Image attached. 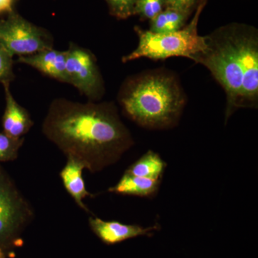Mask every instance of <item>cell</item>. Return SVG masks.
<instances>
[{
	"instance_id": "8fae6325",
	"label": "cell",
	"mask_w": 258,
	"mask_h": 258,
	"mask_svg": "<svg viewBox=\"0 0 258 258\" xmlns=\"http://www.w3.org/2000/svg\"><path fill=\"white\" fill-rule=\"evenodd\" d=\"M6 109L3 116L4 133L13 138H23L33 125V121L27 110L20 106L12 96L9 88L5 84Z\"/></svg>"
},
{
	"instance_id": "4fadbf2b",
	"label": "cell",
	"mask_w": 258,
	"mask_h": 258,
	"mask_svg": "<svg viewBox=\"0 0 258 258\" xmlns=\"http://www.w3.org/2000/svg\"><path fill=\"white\" fill-rule=\"evenodd\" d=\"M159 184L160 179L141 177L125 172L119 181L114 186L109 188L108 191L118 195L147 198L157 192Z\"/></svg>"
},
{
	"instance_id": "ba28073f",
	"label": "cell",
	"mask_w": 258,
	"mask_h": 258,
	"mask_svg": "<svg viewBox=\"0 0 258 258\" xmlns=\"http://www.w3.org/2000/svg\"><path fill=\"white\" fill-rule=\"evenodd\" d=\"M242 53L244 66L240 106L255 107L258 99V37L254 29L244 27Z\"/></svg>"
},
{
	"instance_id": "e0dca14e",
	"label": "cell",
	"mask_w": 258,
	"mask_h": 258,
	"mask_svg": "<svg viewBox=\"0 0 258 258\" xmlns=\"http://www.w3.org/2000/svg\"><path fill=\"white\" fill-rule=\"evenodd\" d=\"M166 6L164 0H136L134 13L152 20Z\"/></svg>"
},
{
	"instance_id": "52a82bcc",
	"label": "cell",
	"mask_w": 258,
	"mask_h": 258,
	"mask_svg": "<svg viewBox=\"0 0 258 258\" xmlns=\"http://www.w3.org/2000/svg\"><path fill=\"white\" fill-rule=\"evenodd\" d=\"M66 52V74L69 84L91 100L100 99L104 93V86L94 56L74 44L70 45Z\"/></svg>"
},
{
	"instance_id": "277c9868",
	"label": "cell",
	"mask_w": 258,
	"mask_h": 258,
	"mask_svg": "<svg viewBox=\"0 0 258 258\" xmlns=\"http://www.w3.org/2000/svg\"><path fill=\"white\" fill-rule=\"evenodd\" d=\"M198 16L185 28L169 33H155L150 30L137 29L138 46L129 55L123 57V62L147 57L163 60L171 57H188L195 60L206 48V37L198 35Z\"/></svg>"
},
{
	"instance_id": "ac0fdd59",
	"label": "cell",
	"mask_w": 258,
	"mask_h": 258,
	"mask_svg": "<svg viewBox=\"0 0 258 258\" xmlns=\"http://www.w3.org/2000/svg\"><path fill=\"white\" fill-rule=\"evenodd\" d=\"M111 13L118 18L125 19L134 14L136 0H106Z\"/></svg>"
},
{
	"instance_id": "3957f363",
	"label": "cell",
	"mask_w": 258,
	"mask_h": 258,
	"mask_svg": "<svg viewBox=\"0 0 258 258\" xmlns=\"http://www.w3.org/2000/svg\"><path fill=\"white\" fill-rule=\"evenodd\" d=\"M242 28L240 25H231L205 36L206 48L194 60L205 66L225 90L227 96L226 120L236 109L241 108L243 71Z\"/></svg>"
},
{
	"instance_id": "44dd1931",
	"label": "cell",
	"mask_w": 258,
	"mask_h": 258,
	"mask_svg": "<svg viewBox=\"0 0 258 258\" xmlns=\"http://www.w3.org/2000/svg\"><path fill=\"white\" fill-rule=\"evenodd\" d=\"M13 0H0V13L12 11Z\"/></svg>"
},
{
	"instance_id": "7a4b0ae2",
	"label": "cell",
	"mask_w": 258,
	"mask_h": 258,
	"mask_svg": "<svg viewBox=\"0 0 258 258\" xmlns=\"http://www.w3.org/2000/svg\"><path fill=\"white\" fill-rule=\"evenodd\" d=\"M120 102L125 113L137 124L164 129L176 124L186 98L174 74L157 70L127 81L120 92Z\"/></svg>"
},
{
	"instance_id": "9c48e42d",
	"label": "cell",
	"mask_w": 258,
	"mask_h": 258,
	"mask_svg": "<svg viewBox=\"0 0 258 258\" xmlns=\"http://www.w3.org/2000/svg\"><path fill=\"white\" fill-rule=\"evenodd\" d=\"M88 222L93 233L107 245H113L141 236L152 237L153 232L159 229L158 225L144 227L117 221H104L98 217H90Z\"/></svg>"
},
{
	"instance_id": "7402d4cb",
	"label": "cell",
	"mask_w": 258,
	"mask_h": 258,
	"mask_svg": "<svg viewBox=\"0 0 258 258\" xmlns=\"http://www.w3.org/2000/svg\"><path fill=\"white\" fill-rule=\"evenodd\" d=\"M0 258H5L4 250L0 248Z\"/></svg>"
},
{
	"instance_id": "7c38bea8",
	"label": "cell",
	"mask_w": 258,
	"mask_h": 258,
	"mask_svg": "<svg viewBox=\"0 0 258 258\" xmlns=\"http://www.w3.org/2000/svg\"><path fill=\"white\" fill-rule=\"evenodd\" d=\"M83 169H85V166L83 163L75 158L67 157V162L60 171V176L66 191L72 197L78 206L85 212H89V210L83 203V200L93 196L86 189L83 177Z\"/></svg>"
},
{
	"instance_id": "5bb4252c",
	"label": "cell",
	"mask_w": 258,
	"mask_h": 258,
	"mask_svg": "<svg viewBox=\"0 0 258 258\" xmlns=\"http://www.w3.org/2000/svg\"><path fill=\"white\" fill-rule=\"evenodd\" d=\"M166 166L165 161L161 159L160 156L150 150L129 166L125 172L141 177L161 179Z\"/></svg>"
},
{
	"instance_id": "8992f818",
	"label": "cell",
	"mask_w": 258,
	"mask_h": 258,
	"mask_svg": "<svg viewBox=\"0 0 258 258\" xmlns=\"http://www.w3.org/2000/svg\"><path fill=\"white\" fill-rule=\"evenodd\" d=\"M0 43L12 56L30 55L52 48L51 40L41 29L18 15L0 25Z\"/></svg>"
},
{
	"instance_id": "30bf717a",
	"label": "cell",
	"mask_w": 258,
	"mask_h": 258,
	"mask_svg": "<svg viewBox=\"0 0 258 258\" xmlns=\"http://www.w3.org/2000/svg\"><path fill=\"white\" fill-rule=\"evenodd\" d=\"M66 51L50 48L30 55L20 56L19 61L28 64L52 79L69 83L66 74Z\"/></svg>"
},
{
	"instance_id": "d6986e66",
	"label": "cell",
	"mask_w": 258,
	"mask_h": 258,
	"mask_svg": "<svg viewBox=\"0 0 258 258\" xmlns=\"http://www.w3.org/2000/svg\"><path fill=\"white\" fill-rule=\"evenodd\" d=\"M12 56L0 43V81H6L13 74Z\"/></svg>"
},
{
	"instance_id": "9a60e30c",
	"label": "cell",
	"mask_w": 258,
	"mask_h": 258,
	"mask_svg": "<svg viewBox=\"0 0 258 258\" xmlns=\"http://www.w3.org/2000/svg\"><path fill=\"white\" fill-rule=\"evenodd\" d=\"M189 13L167 8L151 20V32L155 33H169L183 28Z\"/></svg>"
},
{
	"instance_id": "ffe728a7",
	"label": "cell",
	"mask_w": 258,
	"mask_h": 258,
	"mask_svg": "<svg viewBox=\"0 0 258 258\" xmlns=\"http://www.w3.org/2000/svg\"><path fill=\"white\" fill-rule=\"evenodd\" d=\"M164 3L167 8L189 13L196 0H164Z\"/></svg>"
},
{
	"instance_id": "5b68a950",
	"label": "cell",
	"mask_w": 258,
	"mask_h": 258,
	"mask_svg": "<svg viewBox=\"0 0 258 258\" xmlns=\"http://www.w3.org/2000/svg\"><path fill=\"white\" fill-rule=\"evenodd\" d=\"M32 217L30 204L0 167V248L14 245Z\"/></svg>"
},
{
	"instance_id": "6da1fadb",
	"label": "cell",
	"mask_w": 258,
	"mask_h": 258,
	"mask_svg": "<svg viewBox=\"0 0 258 258\" xmlns=\"http://www.w3.org/2000/svg\"><path fill=\"white\" fill-rule=\"evenodd\" d=\"M42 129L66 157L78 159L91 173L114 164L134 144L111 103L56 99L51 103Z\"/></svg>"
},
{
	"instance_id": "2e32d148",
	"label": "cell",
	"mask_w": 258,
	"mask_h": 258,
	"mask_svg": "<svg viewBox=\"0 0 258 258\" xmlns=\"http://www.w3.org/2000/svg\"><path fill=\"white\" fill-rule=\"evenodd\" d=\"M24 141V138H13L6 134L0 133V164L15 160Z\"/></svg>"
}]
</instances>
